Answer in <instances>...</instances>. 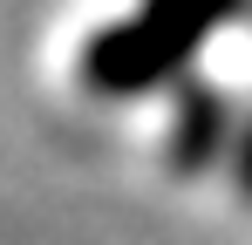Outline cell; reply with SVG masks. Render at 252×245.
Masks as SVG:
<instances>
[{
    "label": "cell",
    "mask_w": 252,
    "mask_h": 245,
    "mask_svg": "<svg viewBox=\"0 0 252 245\" xmlns=\"http://www.w3.org/2000/svg\"><path fill=\"white\" fill-rule=\"evenodd\" d=\"M239 0H143V14L116 28L109 41L89 48V82L102 95H129V89H150V82L177 68L198 41L232 14Z\"/></svg>",
    "instance_id": "cell-1"
}]
</instances>
